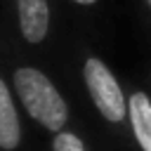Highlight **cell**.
<instances>
[{
  "mask_svg": "<svg viewBox=\"0 0 151 151\" xmlns=\"http://www.w3.org/2000/svg\"><path fill=\"white\" fill-rule=\"evenodd\" d=\"M127 130L139 151H151V94L142 87L127 92Z\"/></svg>",
  "mask_w": 151,
  "mask_h": 151,
  "instance_id": "cell-5",
  "label": "cell"
},
{
  "mask_svg": "<svg viewBox=\"0 0 151 151\" xmlns=\"http://www.w3.org/2000/svg\"><path fill=\"white\" fill-rule=\"evenodd\" d=\"M24 142V127L19 118V99L7 76L0 78V149L19 151Z\"/></svg>",
  "mask_w": 151,
  "mask_h": 151,
  "instance_id": "cell-4",
  "label": "cell"
},
{
  "mask_svg": "<svg viewBox=\"0 0 151 151\" xmlns=\"http://www.w3.org/2000/svg\"><path fill=\"white\" fill-rule=\"evenodd\" d=\"M9 83L14 87L19 104L24 106V111L42 130H47L52 134H59L66 130L68 118H71L68 104H66L64 94L59 92V87L52 83V78L42 68L19 64L12 68Z\"/></svg>",
  "mask_w": 151,
  "mask_h": 151,
  "instance_id": "cell-1",
  "label": "cell"
},
{
  "mask_svg": "<svg viewBox=\"0 0 151 151\" xmlns=\"http://www.w3.org/2000/svg\"><path fill=\"white\" fill-rule=\"evenodd\" d=\"M83 85L85 92L97 109V113L111 127H127V92L116 78L113 68L99 57L87 52L83 59Z\"/></svg>",
  "mask_w": 151,
  "mask_h": 151,
  "instance_id": "cell-2",
  "label": "cell"
},
{
  "mask_svg": "<svg viewBox=\"0 0 151 151\" xmlns=\"http://www.w3.org/2000/svg\"><path fill=\"white\" fill-rule=\"evenodd\" d=\"M144 5H146V9L151 12V0H144Z\"/></svg>",
  "mask_w": 151,
  "mask_h": 151,
  "instance_id": "cell-8",
  "label": "cell"
},
{
  "mask_svg": "<svg viewBox=\"0 0 151 151\" xmlns=\"http://www.w3.org/2000/svg\"><path fill=\"white\" fill-rule=\"evenodd\" d=\"M73 5H78V7H94L99 0H71Z\"/></svg>",
  "mask_w": 151,
  "mask_h": 151,
  "instance_id": "cell-7",
  "label": "cell"
},
{
  "mask_svg": "<svg viewBox=\"0 0 151 151\" xmlns=\"http://www.w3.org/2000/svg\"><path fill=\"white\" fill-rule=\"evenodd\" d=\"M14 17L24 42L42 45L47 40L52 26L50 0H14Z\"/></svg>",
  "mask_w": 151,
  "mask_h": 151,
  "instance_id": "cell-3",
  "label": "cell"
},
{
  "mask_svg": "<svg viewBox=\"0 0 151 151\" xmlns=\"http://www.w3.org/2000/svg\"><path fill=\"white\" fill-rule=\"evenodd\" d=\"M52 151H90L87 144L83 142V137L73 130H64L59 134H52V144H50Z\"/></svg>",
  "mask_w": 151,
  "mask_h": 151,
  "instance_id": "cell-6",
  "label": "cell"
}]
</instances>
